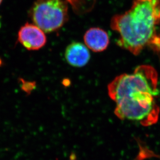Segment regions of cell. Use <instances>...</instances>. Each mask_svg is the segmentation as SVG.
I'll list each match as a JSON object with an SVG mask.
<instances>
[{"label":"cell","instance_id":"6da1fadb","mask_svg":"<svg viewBox=\"0 0 160 160\" xmlns=\"http://www.w3.org/2000/svg\"><path fill=\"white\" fill-rule=\"evenodd\" d=\"M108 92L116 103L114 114L121 120L145 126L158 121V75L153 67L140 65L131 73L117 76L108 85Z\"/></svg>","mask_w":160,"mask_h":160},{"label":"cell","instance_id":"7a4b0ae2","mask_svg":"<svg viewBox=\"0 0 160 160\" xmlns=\"http://www.w3.org/2000/svg\"><path fill=\"white\" fill-rule=\"evenodd\" d=\"M160 0H134L129 10L114 15L110 22L119 34L118 45L134 55L146 48L160 55Z\"/></svg>","mask_w":160,"mask_h":160},{"label":"cell","instance_id":"3957f363","mask_svg":"<svg viewBox=\"0 0 160 160\" xmlns=\"http://www.w3.org/2000/svg\"><path fill=\"white\" fill-rule=\"evenodd\" d=\"M68 6L63 0H37L30 10L33 23L44 32L57 31L68 21Z\"/></svg>","mask_w":160,"mask_h":160},{"label":"cell","instance_id":"277c9868","mask_svg":"<svg viewBox=\"0 0 160 160\" xmlns=\"http://www.w3.org/2000/svg\"><path fill=\"white\" fill-rule=\"evenodd\" d=\"M18 41L29 51H37L46 44V35L42 30L34 24L25 23L18 33Z\"/></svg>","mask_w":160,"mask_h":160},{"label":"cell","instance_id":"5b68a950","mask_svg":"<svg viewBox=\"0 0 160 160\" xmlns=\"http://www.w3.org/2000/svg\"><path fill=\"white\" fill-rule=\"evenodd\" d=\"M65 58L71 66L81 68L89 62L91 54L85 45L80 42H73L66 49Z\"/></svg>","mask_w":160,"mask_h":160},{"label":"cell","instance_id":"8992f818","mask_svg":"<svg viewBox=\"0 0 160 160\" xmlns=\"http://www.w3.org/2000/svg\"><path fill=\"white\" fill-rule=\"evenodd\" d=\"M84 41L87 48L94 52L105 51L109 44V37L106 31L99 28H91L84 36Z\"/></svg>","mask_w":160,"mask_h":160},{"label":"cell","instance_id":"52a82bcc","mask_svg":"<svg viewBox=\"0 0 160 160\" xmlns=\"http://www.w3.org/2000/svg\"><path fill=\"white\" fill-rule=\"evenodd\" d=\"M66 1L71 5L76 12L80 14L90 9L92 6L89 4H91L92 5L93 2L92 0H66Z\"/></svg>","mask_w":160,"mask_h":160},{"label":"cell","instance_id":"ba28073f","mask_svg":"<svg viewBox=\"0 0 160 160\" xmlns=\"http://www.w3.org/2000/svg\"><path fill=\"white\" fill-rule=\"evenodd\" d=\"M0 19H1V18H0ZM1 20H0V28H1Z\"/></svg>","mask_w":160,"mask_h":160},{"label":"cell","instance_id":"9c48e42d","mask_svg":"<svg viewBox=\"0 0 160 160\" xmlns=\"http://www.w3.org/2000/svg\"><path fill=\"white\" fill-rule=\"evenodd\" d=\"M2 1L3 0H0V5H1V4L2 2Z\"/></svg>","mask_w":160,"mask_h":160}]
</instances>
